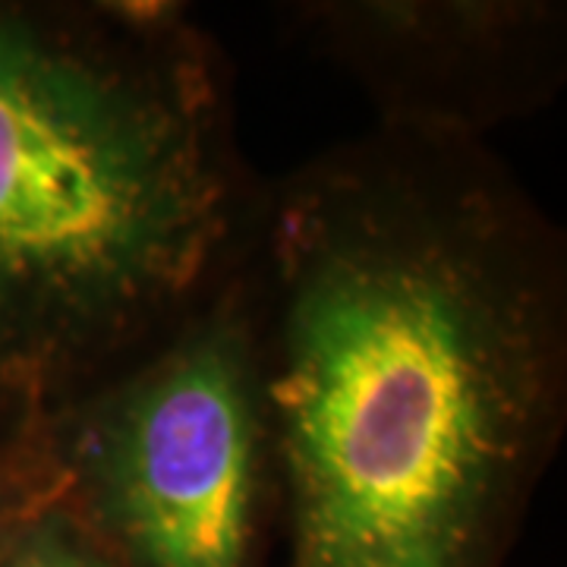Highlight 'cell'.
<instances>
[{
    "instance_id": "obj_1",
    "label": "cell",
    "mask_w": 567,
    "mask_h": 567,
    "mask_svg": "<svg viewBox=\"0 0 567 567\" xmlns=\"http://www.w3.org/2000/svg\"><path fill=\"white\" fill-rule=\"evenodd\" d=\"M275 567H507L567 429V237L488 145L372 123L240 256Z\"/></svg>"
},
{
    "instance_id": "obj_2",
    "label": "cell",
    "mask_w": 567,
    "mask_h": 567,
    "mask_svg": "<svg viewBox=\"0 0 567 567\" xmlns=\"http://www.w3.org/2000/svg\"><path fill=\"white\" fill-rule=\"evenodd\" d=\"M262 183L189 7L0 0V410L167 334L244 252Z\"/></svg>"
},
{
    "instance_id": "obj_3",
    "label": "cell",
    "mask_w": 567,
    "mask_h": 567,
    "mask_svg": "<svg viewBox=\"0 0 567 567\" xmlns=\"http://www.w3.org/2000/svg\"><path fill=\"white\" fill-rule=\"evenodd\" d=\"M240 256L140 357L44 410L58 505L114 567H275V464Z\"/></svg>"
},
{
    "instance_id": "obj_4",
    "label": "cell",
    "mask_w": 567,
    "mask_h": 567,
    "mask_svg": "<svg viewBox=\"0 0 567 567\" xmlns=\"http://www.w3.org/2000/svg\"><path fill=\"white\" fill-rule=\"evenodd\" d=\"M281 17L385 126L488 140L551 107L567 82L555 0H303Z\"/></svg>"
},
{
    "instance_id": "obj_5",
    "label": "cell",
    "mask_w": 567,
    "mask_h": 567,
    "mask_svg": "<svg viewBox=\"0 0 567 567\" xmlns=\"http://www.w3.org/2000/svg\"><path fill=\"white\" fill-rule=\"evenodd\" d=\"M58 502L44 410H0V533Z\"/></svg>"
},
{
    "instance_id": "obj_6",
    "label": "cell",
    "mask_w": 567,
    "mask_h": 567,
    "mask_svg": "<svg viewBox=\"0 0 567 567\" xmlns=\"http://www.w3.org/2000/svg\"><path fill=\"white\" fill-rule=\"evenodd\" d=\"M0 567H114L58 502L0 533Z\"/></svg>"
}]
</instances>
